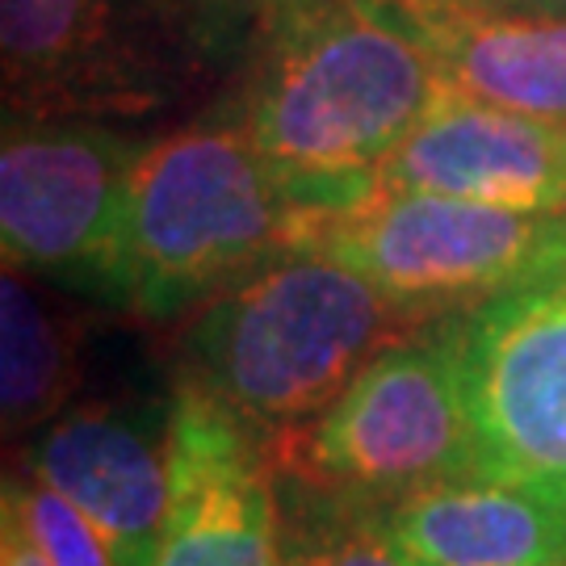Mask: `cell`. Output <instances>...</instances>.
I'll use <instances>...</instances> for the list:
<instances>
[{
	"label": "cell",
	"instance_id": "6da1fadb",
	"mask_svg": "<svg viewBox=\"0 0 566 566\" xmlns=\"http://www.w3.org/2000/svg\"><path fill=\"white\" fill-rule=\"evenodd\" d=\"M441 88L428 42L395 0H303L282 9L235 122L340 219L382 193L378 168Z\"/></svg>",
	"mask_w": 566,
	"mask_h": 566
},
{
	"label": "cell",
	"instance_id": "7a4b0ae2",
	"mask_svg": "<svg viewBox=\"0 0 566 566\" xmlns=\"http://www.w3.org/2000/svg\"><path fill=\"white\" fill-rule=\"evenodd\" d=\"M324 223L240 122H198L143 147L97 298L168 319L311 243Z\"/></svg>",
	"mask_w": 566,
	"mask_h": 566
},
{
	"label": "cell",
	"instance_id": "3957f363",
	"mask_svg": "<svg viewBox=\"0 0 566 566\" xmlns=\"http://www.w3.org/2000/svg\"><path fill=\"white\" fill-rule=\"evenodd\" d=\"M432 319L441 315L303 243L198 306L185 378L273 441L315 420L378 353Z\"/></svg>",
	"mask_w": 566,
	"mask_h": 566
},
{
	"label": "cell",
	"instance_id": "277c9868",
	"mask_svg": "<svg viewBox=\"0 0 566 566\" xmlns=\"http://www.w3.org/2000/svg\"><path fill=\"white\" fill-rule=\"evenodd\" d=\"M458 348L462 311L395 340L315 420L269 441L273 474L378 512L474 479Z\"/></svg>",
	"mask_w": 566,
	"mask_h": 566
},
{
	"label": "cell",
	"instance_id": "5b68a950",
	"mask_svg": "<svg viewBox=\"0 0 566 566\" xmlns=\"http://www.w3.org/2000/svg\"><path fill=\"white\" fill-rule=\"evenodd\" d=\"M210 0H0L4 118H147L214 67Z\"/></svg>",
	"mask_w": 566,
	"mask_h": 566
},
{
	"label": "cell",
	"instance_id": "8992f818",
	"mask_svg": "<svg viewBox=\"0 0 566 566\" xmlns=\"http://www.w3.org/2000/svg\"><path fill=\"white\" fill-rule=\"evenodd\" d=\"M311 248L403 303L453 315L566 269V210L378 193L361 210L327 219Z\"/></svg>",
	"mask_w": 566,
	"mask_h": 566
},
{
	"label": "cell",
	"instance_id": "52a82bcc",
	"mask_svg": "<svg viewBox=\"0 0 566 566\" xmlns=\"http://www.w3.org/2000/svg\"><path fill=\"white\" fill-rule=\"evenodd\" d=\"M470 474L566 486V269L462 311Z\"/></svg>",
	"mask_w": 566,
	"mask_h": 566
},
{
	"label": "cell",
	"instance_id": "ba28073f",
	"mask_svg": "<svg viewBox=\"0 0 566 566\" xmlns=\"http://www.w3.org/2000/svg\"><path fill=\"white\" fill-rule=\"evenodd\" d=\"M143 147L105 122L4 118V264L97 298Z\"/></svg>",
	"mask_w": 566,
	"mask_h": 566
},
{
	"label": "cell",
	"instance_id": "9c48e42d",
	"mask_svg": "<svg viewBox=\"0 0 566 566\" xmlns=\"http://www.w3.org/2000/svg\"><path fill=\"white\" fill-rule=\"evenodd\" d=\"M156 566H282L269 437L189 378L172 395V500Z\"/></svg>",
	"mask_w": 566,
	"mask_h": 566
},
{
	"label": "cell",
	"instance_id": "30bf717a",
	"mask_svg": "<svg viewBox=\"0 0 566 566\" xmlns=\"http://www.w3.org/2000/svg\"><path fill=\"white\" fill-rule=\"evenodd\" d=\"M25 465L109 537L122 566H156L172 500V403H84L55 416Z\"/></svg>",
	"mask_w": 566,
	"mask_h": 566
},
{
	"label": "cell",
	"instance_id": "8fae6325",
	"mask_svg": "<svg viewBox=\"0 0 566 566\" xmlns=\"http://www.w3.org/2000/svg\"><path fill=\"white\" fill-rule=\"evenodd\" d=\"M378 189L566 210V126L441 88L432 109L378 168Z\"/></svg>",
	"mask_w": 566,
	"mask_h": 566
},
{
	"label": "cell",
	"instance_id": "7c38bea8",
	"mask_svg": "<svg viewBox=\"0 0 566 566\" xmlns=\"http://www.w3.org/2000/svg\"><path fill=\"white\" fill-rule=\"evenodd\" d=\"M428 42L446 88L566 126V21L504 0H395Z\"/></svg>",
	"mask_w": 566,
	"mask_h": 566
},
{
	"label": "cell",
	"instance_id": "4fadbf2b",
	"mask_svg": "<svg viewBox=\"0 0 566 566\" xmlns=\"http://www.w3.org/2000/svg\"><path fill=\"white\" fill-rule=\"evenodd\" d=\"M378 521L403 566H566V486L462 479Z\"/></svg>",
	"mask_w": 566,
	"mask_h": 566
},
{
	"label": "cell",
	"instance_id": "5bb4252c",
	"mask_svg": "<svg viewBox=\"0 0 566 566\" xmlns=\"http://www.w3.org/2000/svg\"><path fill=\"white\" fill-rule=\"evenodd\" d=\"M81 340L76 327L63 319L30 285V273L4 269L0 285V399L4 428L30 432L63 416V403L76 390Z\"/></svg>",
	"mask_w": 566,
	"mask_h": 566
},
{
	"label": "cell",
	"instance_id": "9a60e30c",
	"mask_svg": "<svg viewBox=\"0 0 566 566\" xmlns=\"http://www.w3.org/2000/svg\"><path fill=\"white\" fill-rule=\"evenodd\" d=\"M282 566H403L390 549L378 507L306 491L277 479Z\"/></svg>",
	"mask_w": 566,
	"mask_h": 566
},
{
	"label": "cell",
	"instance_id": "2e32d148",
	"mask_svg": "<svg viewBox=\"0 0 566 566\" xmlns=\"http://www.w3.org/2000/svg\"><path fill=\"white\" fill-rule=\"evenodd\" d=\"M4 507L39 542L51 566H122L102 528L93 525L67 495H60L51 483H42L30 465L21 474L4 479Z\"/></svg>",
	"mask_w": 566,
	"mask_h": 566
},
{
	"label": "cell",
	"instance_id": "e0dca14e",
	"mask_svg": "<svg viewBox=\"0 0 566 566\" xmlns=\"http://www.w3.org/2000/svg\"><path fill=\"white\" fill-rule=\"evenodd\" d=\"M0 566H51L39 542L25 533V525L9 507H4V525H0Z\"/></svg>",
	"mask_w": 566,
	"mask_h": 566
},
{
	"label": "cell",
	"instance_id": "ac0fdd59",
	"mask_svg": "<svg viewBox=\"0 0 566 566\" xmlns=\"http://www.w3.org/2000/svg\"><path fill=\"white\" fill-rule=\"evenodd\" d=\"M512 9H525V13H542V18H563L566 21V0H507Z\"/></svg>",
	"mask_w": 566,
	"mask_h": 566
},
{
	"label": "cell",
	"instance_id": "d6986e66",
	"mask_svg": "<svg viewBox=\"0 0 566 566\" xmlns=\"http://www.w3.org/2000/svg\"><path fill=\"white\" fill-rule=\"evenodd\" d=\"M273 4H282V9H290V4H303V0H273Z\"/></svg>",
	"mask_w": 566,
	"mask_h": 566
},
{
	"label": "cell",
	"instance_id": "ffe728a7",
	"mask_svg": "<svg viewBox=\"0 0 566 566\" xmlns=\"http://www.w3.org/2000/svg\"><path fill=\"white\" fill-rule=\"evenodd\" d=\"M504 4H507V0H504Z\"/></svg>",
	"mask_w": 566,
	"mask_h": 566
}]
</instances>
